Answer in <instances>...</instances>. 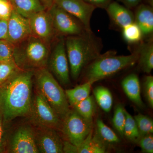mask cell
Returning <instances> with one entry per match:
<instances>
[{
	"label": "cell",
	"mask_w": 153,
	"mask_h": 153,
	"mask_svg": "<svg viewBox=\"0 0 153 153\" xmlns=\"http://www.w3.org/2000/svg\"><path fill=\"white\" fill-rule=\"evenodd\" d=\"M33 71H17L0 85V111L6 121L30 114Z\"/></svg>",
	"instance_id": "cell-1"
},
{
	"label": "cell",
	"mask_w": 153,
	"mask_h": 153,
	"mask_svg": "<svg viewBox=\"0 0 153 153\" xmlns=\"http://www.w3.org/2000/svg\"><path fill=\"white\" fill-rule=\"evenodd\" d=\"M65 47L72 78L77 79L82 71L101 54L103 45L101 38L92 31L79 36H68Z\"/></svg>",
	"instance_id": "cell-2"
},
{
	"label": "cell",
	"mask_w": 153,
	"mask_h": 153,
	"mask_svg": "<svg viewBox=\"0 0 153 153\" xmlns=\"http://www.w3.org/2000/svg\"><path fill=\"white\" fill-rule=\"evenodd\" d=\"M138 57L136 50L127 55H117L114 50L107 51L100 54L84 68V77L86 81L93 84L134 66L137 63Z\"/></svg>",
	"instance_id": "cell-3"
},
{
	"label": "cell",
	"mask_w": 153,
	"mask_h": 153,
	"mask_svg": "<svg viewBox=\"0 0 153 153\" xmlns=\"http://www.w3.org/2000/svg\"><path fill=\"white\" fill-rule=\"evenodd\" d=\"M36 79L38 91L63 120L70 111L65 91L45 67L38 68Z\"/></svg>",
	"instance_id": "cell-4"
},
{
	"label": "cell",
	"mask_w": 153,
	"mask_h": 153,
	"mask_svg": "<svg viewBox=\"0 0 153 153\" xmlns=\"http://www.w3.org/2000/svg\"><path fill=\"white\" fill-rule=\"evenodd\" d=\"M20 43L22 47H14V60L17 66L22 64L38 69L45 67L49 57L45 42L32 35Z\"/></svg>",
	"instance_id": "cell-5"
},
{
	"label": "cell",
	"mask_w": 153,
	"mask_h": 153,
	"mask_svg": "<svg viewBox=\"0 0 153 153\" xmlns=\"http://www.w3.org/2000/svg\"><path fill=\"white\" fill-rule=\"evenodd\" d=\"M62 123V131L68 142L79 146L93 130L92 120L82 117L76 111H70Z\"/></svg>",
	"instance_id": "cell-6"
},
{
	"label": "cell",
	"mask_w": 153,
	"mask_h": 153,
	"mask_svg": "<svg viewBox=\"0 0 153 153\" xmlns=\"http://www.w3.org/2000/svg\"><path fill=\"white\" fill-rule=\"evenodd\" d=\"M55 32L63 36H79L88 31L80 21L54 4L48 9Z\"/></svg>",
	"instance_id": "cell-7"
},
{
	"label": "cell",
	"mask_w": 153,
	"mask_h": 153,
	"mask_svg": "<svg viewBox=\"0 0 153 153\" xmlns=\"http://www.w3.org/2000/svg\"><path fill=\"white\" fill-rule=\"evenodd\" d=\"M31 120L39 128L59 129L62 122L54 109L41 94H37L32 102L30 114Z\"/></svg>",
	"instance_id": "cell-8"
},
{
	"label": "cell",
	"mask_w": 153,
	"mask_h": 153,
	"mask_svg": "<svg viewBox=\"0 0 153 153\" xmlns=\"http://www.w3.org/2000/svg\"><path fill=\"white\" fill-rule=\"evenodd\" d=\"M49 66L60 83L64 85L70 83L68 62L63 36L55 44L49 60Z\"/></svg>",
	"instance_id": "cell-9"
},
{
	"label": "cell",
	"mask_w": 153,
	"mask_h": 153,
	"mask_svg": "<svg viewBox=\"0 0 153 153\" xmlns=\"http://www.w3.org/2000/svg\"><path fill=\"white\" fill-rule=\"evenodd\" d=\"M32 36L30 22L25 18L13 10L7 21V41L14 45L20 44Z\"/></svg>",
	"instance_id": "cell-10"
},
{
	"label": "cell",
	"mask_w": 153,
	"mask_h": 153,
	"mask_svg": "<svg viewBox=\"0 0 153 153\" xmlns=\"http://www.w3.org/2000/svg\"><path fill=\"white\" fill-rule=\"evenodd\" d=\"M55 4L79 19L88 31H92L91 19L96 8L84 0H55Z\"/></svg>",
	"instance_id": "cell-11"
},
{
	"label": "cell",
	"mask_w": 153,
	"mask_h": 153,
	"mask_svg": "<svg viewBox=\"0 0 153 153\" xmlns=\"http://www.w3.org/2000/svg\"><path fill=\"white\" fill-rule=\"evenodd\" d=\"M35 137L39 152L64 153L63 142L54 129L40 128Z\"/></svg>",
	"instance_id": "cell-12"
},
{
	"label": "cell",
	"mask_w": 153,
	"mask_h": 153,
	"mask_svg": "<svg viewBox=\"0 0 153 153\" xmlns=\"http://www.w3.org/2000/svg\"><path fill=\"white\" fill-rule=\"evenodd\" d=\"M28 19L32 36L39 38L45 43L52 39L55 30L48 11L44 10L38 12Z\"/></svg>",
	"instance_id": "cell-13"
},
{
	"label": "cell",
	"mask_w": 153,
	"mask_h": 153,
	"mask_svg": "<svg viewBox=\"0 0 153 153\" xmlns=\"http://www.w3.org/2000/svg\"><path fill=\"white\" fill-rule=\"evenodd\" d=\"M14 153H39L35 140V134L29 126H22L16 132L10 146Z\"/></svg>",
	"instance_id": "cell-14"
},
{
	"label": "cell",
	"mask_w": 153,
	"mask_h": 153,
	"mask_svg": "<svg viewBox=\"0 0 153 153\" xmlns=\"http://www.w3.org/2000/svg\"><path fill=\"white\" fill-rule=\"evenodd\" d=\"M106 143L96 133L94 135L93 130L79 146H74L68 142L63 143L65 153H103L106 152Z\"/></svg>",
	"instance_id": "cell-15"
},
{
	"label": "cell",
	"mask_w": 153,
	"mask_h": 153,
	"mask_svg": "<svg viewBox=\"0 0 153 153\" xmlns=\"http://www.w3.org/2000/svg\"><path fill=\"white\" fill-rule=\"evenodd\" d=\"M105 10L111 23L121 30L134 22V16L131 10L117 2H111Z\"/></svg>",
	"instance_id": "cell-16"
},
{
	"label": "cell",
	"mask_w": 153,
	"mask_h": 153,
	"mask_svg": "<svg viewBox=\"0 0 153 153\" xmlns=\"http://www.w3.org/2000/svg\"><path fill=\"white\" fill-rule=\"evenodd\" d=\"M135 9L134 22L141 30L143 38L147 39L152 38L153 7L147 4L140 3Z\"/></svg>",
	"instance_id": "cell-17"
},
{
	"label": "cell",
	"mask_w": 153,
	"mask_h": 153,
	"mask_svg": "<svg viewBox=\"0 0 153 153\" xmlns=\"http://www.w3.org/2000/svg\"><path fill=\"white\" fill-rule=\"evenodd\" d=\"M136 49L137 52L139 67L142 71L149 74L153 69V38L141 41L138 44Z\"/></svg>",
	"instance_id": "cell-18"
},
{
	"label": "cell",
	"mask_w": 153,
	"mask_h": 153,
	"mask_svg": "<svg viewBox=\"0 0 153 153\" xmlns=\"http://www.w3.org/2000/svg\"><path fill=\"white\" fill-rule=\"evenodd\" d=\"M121 85L128 98L139 107H143V102L141 96L140 85L137 75L134 73L128 74L123 79Z\"/></svg>",
	"instance_id": "cell-19"
},
{
	"label": "cell",
	"mask_w": 153,
	"mask_h": 153,
	"mask_svg": "<svg viewBox=\"0 0 153 153\" xmlns=\"http://www.w3.org/2000/svg\"><path fill=\"white\" fill-rule=\"evenodd\" d=\"M13 9L25 18L46 10L39 0H9Z\"/></svg>",
	"instance_id": "cell-20"
},
{
	"label": "cell",
	"mask_w": 153,
	"mask_h": 153,
	"mask_svg": "<svg viewBox=\"0 0 153 153\" xmlns=\"http://www.w3.org/2000/svg\"><path fill=\"white\" fill-rule=\"evenodd\" d=\"M92 83L88 81L72 89L65 91L68 103L73 106L76 103L84 100L90 96Z\"/></svg>",
	"instance_id": "cell-21"
},
{
	"label": "cell",
	"mask_w": 153,
	"mask_h": 153,
	"mask_svg": "<svg viewBox=\"0 0 153 153\" xmlns=\"http://www.w3.org/2000/svg\"><path fill=\"white\" fill-rule=\"evenodd\" d=\"M94 97L100 107L106 112L110 111L113 104L112 94L106 88L99 86L93 90Z\"/></svg>",
	"instance_id": "cell-22"
},
{
	"label": "cell",
	"mask_w": 153,
	"mask_h": 153,
	"mask_svg": "<svg viewBox=\"0 0 153 153\" xmlns=\"http://www.w3.org/2000/svg\"><path fill=\"white\" fill-rule=\"evenodd\" d=\"M73 107L74 110L82 117L87 119L92 120L96 111L95 100L93 96H89Z\"/></svg>",
	"instance_id": "cell-23"
},
{
	"label": "cell",
	"mask_w": 153,
	"mask_h": 153,
	"mask_svg": "<svg viewBox=\"0 0 153 153\" xmlns=\"http://www.w3.org/2000/svg\"><path fill=\"white\" fill-rule=\"evenodd\" d=\"M125 114L126 122L124 127V136L130 141L137 143L140 137V135L136 122L134 117L126 110Z\"/></svg>",
	"instance_id": "cell-24"
},
{
	"label": "cell",
	"mask_w": 153,
	"mask_h": 153,
	"mask_svg": "<svg viewBox=\"0 0 153 153\" xmlns=\"http://www.w3.org/2000/svg\"><path fill=\"white\" fill-rule=\"evenodd\" d=\"M122 31L123 39L129 44H137L143 39L141 30L135 22L126 26Z\"/></svg>",
	"instance_id": "cell-25"
},
{
	"label": "cell",
	"mask_w": 153,
	"mask_h": 153,
	"mask_svg": "<svg viewBox=\"0 0 153 153\" xmlns=\"http://www.w3.org/2000/svg\"><path fill=\"white\" fill-rule=\"evenodd\" d=\"M96 133L104 142L117 143L120 140L111 129L104 123L101 119H98L96 122Z\"/></svg>",
	"instance_id": "cell-26"
},
{
	"label": "cell",
	"mask_w": 153,
	"mask_h": 153,
	"mask_svg": "<svg viewBox=\"0 0 153 153\" xmlns=\"http://www.w3.org/2000/svg\"><path fill=\"white\" fill-rule=\"evenodd\" d=\"M136 122L140 137L145 135L153 134V121L152 120L147 116L139 114L134 117Z\"/></svg>",
	"instance_id": "cell-27"
},
{
	"label": "cell",
	"mask_w": 153,
	"mask_h": 153,
	"mask_svg": "<svg viewBox=\"0 0 153 153\" xmlns=\"http://www.w3.org/2000/svg\"><path fill=\"white\" fill-rule=\"evenodd\" d=\"M125 110L121 104L117 105L115 107L112 119V123L115 128L122 137L124 136V127L126 122Z\"/></svg>",
	"instance_id": "cell-28"
},
{
	"label": "cell",
	"mask_w": 153,
	"mask_h": 153,
	"mask_svg": "<svg viewBox=\"0 0 153 153\" xmlns=\"http://www.w3.org/2000/svg\"><path fill=\"white\" fill-rule=\"evenodd\" d=\"M14 47L13 44L7 40H0V62L16 63L14 57Z\"/></svg>",
	"instance_id": "cell-29"
},
{
	"label": "cell",
	"mask_w": 153,
	"mask_h": 153,
	"mask_svg": "<svg viewBox=\"0 0 153 153\" xmlns=\"http://www.w3.org/2000/svg\"><path fill=\"white\" fill-rule=\"evenodd\" d=\"M17 67L15 63L0 62V85L16 72Z\"/></svg>",
	"instance_id": "cell-30"
},
{
	"label": "cell",
	"mask_w": 153,
	"mask_h": 153,
	"mask_svg": "<svg viewBox=\"0 0 153 153\" xmlns=\"http://www.w3.org/2000/svg\"><path fill=\"white\" fill-rule=\"evenodd\" d=\"M144 93L149 105L153 108V76L148 75L145 77L143 83Z\"/></svg>",
	"instance_id": "cell-31"
},
{
	"label": "cell",
	"mask_w": 153,
	"mask_h": 153,
	"mask_svg": "<svg viewBox=\"0 0 153 153\" xmlns=\"http://www.w3.org/2000/svg\"><path fill=\"white\" fill-rule=\"evenodd\" d=\"M144 153H153V134L145 135L140 137L137 142Z\"/></svg>",
	"instance_id": "cell-32"
},
{
	"label": "cell",
	"mask_w": 153,
	"mask_h": 153,
	"mask_svg": "<svg viewBox=\"0 0 153 153\" xmlns=\"http://www.w3.org/2000/svg\"><path fill=\"white\" fill-rule=\"evenodd\" d=\"M13 10L9 0H0V19L8 21Z\"/></svg>",
	"instance_id": "cell-33"
},
{
	"label": "cell",
	"mask_w": 153,
	"mask_h": 153,
	"mask_svg": "<svg viewBox=\"0 0 153 153\" xmlns=\"http://www.w3.org/2000/svg\"><path fill=\"white\" fill-rule=\"evenodd\" d=\"M86 2L95 7L105 9L108 5L112 1V0H84Z\"/></svg>",
	"instance_id": "cell-34"
},
{
	"label": "cell",
	"mask_w": 153,
	"mask_h": 153,
	"mask_svg": "<svg viewBox=\"0 0 153 153\" xmlns=\"http://www.w3.org/2000/svg\"><path fill=\"white\" fill-rule=\"evenodd\" d=\"M7 21L0 19V40H7Z\"/></svg>",
	"instance_id": "cell-35"
},
{
	"label": "cell",
	"mask_w": 153,
	"mask_h": 153,
	"mask_svg": "<svg viewBox=\"0 0 153 153\" xmlns=\"http://www.w3.org/2000/svg\"><path fill=\"white\" fill-rule=\"evenodd\" d=\"M118 2L122 3L124 6L131 9H134L140 4L141 0H116Z\"/></svg>",
	"instance_id": "cell-36"
},
{
	"label": "cell",
	"mask_w": 153,
	"mask_h": 153,
	"mask_svg": "<svg viewBox=\"0 0 153 153\" xmlns=\"http://www.w3.org/2000/svg\"><path fill=\"white\" fill-rule=\"evenodd\" d=\"M2 115L0 111V151L2 149L3 143V129Z\"/></svg>",
	"instance_id": "cell-37"
},
{
	"label": "cell",
	"mask_w": 153,
	"mask_h": 153,
	"mask_svg": "<svg viewBox=\"0 0 153 153\" xmlns=\"http://www.w3.org/2000/svg\"><path fill=\"white\" fill-rule=\"evenodd\" d=\"M45 9H49L55 3V0H39Z\"/></svg>",
	"instance_id": "cell-38"
},
{
	"label": "cell",
	"mask_w": 153,
	"mask_h": 153,
	"mask_svg": "<svg viewBox=\"0 0 153 153\" xmlns=\"http://www.w3.org/2000/svg\"><path fill=\"white\" fill-rule=\"evenodd\" d=\"M146 1L147 3V4L153 7V0H146Z\"/></svg>",
	"instance_id": "cell-39"
}]
</instances>
